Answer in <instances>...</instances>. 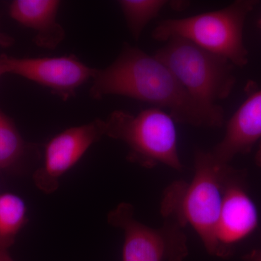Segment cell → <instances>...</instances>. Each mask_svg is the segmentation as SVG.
I'll list each match as a JSON object with an SVG mask.
<instances>
[{"mask_svg":"<svg viewBox=\"0 0 261 261\" xmlns=\"http://www.w3.org/2000/svg\"><path fill=\"white\" fill-rule=\"evenodd\" d=\"M14 43V39L1 30L0 27V47H9Z\"/></svg>","mask_w":261,"mask_h":261,"instance_id":"cell-15","label":"cell"},{"mask_svg":"<svg viewBox=\"0 0 261 261\" xmlns=\"http://www.w3.org/2000/svg\"><path fill=\"white\" fill-rule=\"evenodd\" d=\"M243 259L245 261H261V249L252 250L245 255Z\"/></svg>","mask_w":261,"mask_h":261,"instance_id":"cell-16","label":"cell"},{"mask_svg":"<svg viewBox=\"0 0 261 261\" xmlns=\"http://www.w3.org/2000/svg\"><path fill=\"white\" fill-rule=\"evenodd\" d=\"M25 143L11 120L0 111V170L7 169L21 159Z\"/></svg>","mask_w":261,"mask_h":261,"instance_id":"cell-14","label":"cell"},{"mask_svg":"<svg viewBox=\"0 0 261 261\" xmlns=\"http://www.w3.org/2000/svg\"><path fill=\"white\" fill-rule=\"evenodd\" d=\"M231 167L211 151L197 150L195 174L190 182L174 181L165 190L161 214L165 221L181 228L190 226L200 237L207 251L221 257L216 238L225 180Z\"/></svg>","mask_w":261,"mask_h":261,"instance_id":"cell-2","label":"cell"},{"mask_svg":"<svg viewBox=\"0 0 261 261\" xmlns=\"http://www.w3.org/2000/svg\"><path fill=\"white\" fill-rule=\"evenodd\" d=\"M255 162L258 167L261 168V141L257 149L256 154L255 156Z\"/></svg>","mask_w":261,"mask_h":261,"instance_id":"cell-18","label":"cell"},{"mask_svg":"<svg viewBox=\"0 0 261 261\" xmlns=\"http://www.w3.org/2000/svg\"><path fill=\"white\" fill-rule=\"evenodd\" d=\"M258 224V211L247 190L246 172L231 166L216 230L221 257L230 255L235 245L256 231Z\"/></svg>","mask_w":261,"mask_h":261,"instance_id":"cell-7","label":"cell"},{"mask_svg":"<svg viewBox=\"0 0 261 261\" xmlns=\"http://www.w3.org/2000/svg\"><path fill=\"white\" fill-rule=\"evenodd\" d=\"M25 203L13 194L0 195V250H8L27 222Z\"/></svg>","mask_w":261,"mask_h":261,"instance_id":"cell-12","label":"cell"},{"mask_svg":"<svg viewBox=\"0 0 261 261\" xmlns=\"http://www.w3.org/2000/svg\"><path fill=\"white\" fill-rule=\"evenodd\" d=\"M61 2L57 0H15L9 15L17 23L36 32L37 47L53 50L64 40L65 32L57 20Z\"/></svg>","mask_w":261,"mask_h":261,"instance_id":"cell-11","label":"cell"},{"mask_svg":"<svg viewBox=\"0 0 261 261\" xmlns=\"http://www.w3.org/2000/svg\"><path fill=\"white\" fill-rule=\"evenodd\" d=\"M6 68H5V65L4 63H3V59H2L1 56H0V77H1L2 75L6 74Z\"/></svg>","mask_w":261,"mask_h":261,"instance_id":"cell-19","label":"cell"},{"mask_svg":"<svg viewBox=\"0 0 261 261\" xmlns=\"http://www.w3.org/2000/svg\"><path fill=\"white\" fill-rule=\"evenodd\" d=\"M103 122L105 136L126 144L132 162L147 168L163 164L176 171L183 169L176 122L166 111L152 107L135 115L118 110Z\"/></svg>","mask_w":261,"mask_h":261,"instance_id":"cell-4","label":"cell"},{"mask_svg":"<svg viewBox=\"0 0 261 261\" xmlns=\"http://www.w3.org/2000/svg\"><path fill=\"white\" fill-rule=\"evenodd\" d=\"M259 24H260V25L261 27V18L260 19V20H259Z\"/></svg>","mask_w":261,"mask_h":261,"instance_id":"cell-20","label":"cell"},{"mask_svg":"<svg viewBox=\"0 0 261 261\" xmlns=\"http://www.w3.org/2000/svg\"><path fill=\"white\" fill-rule=\"evenodd\" d=\"M0 56L7 73L23 77L47 87L63 100L73 97L81 86L92 80L97 70L84 64L75 56L33 58Z\"/></svg>","mask_w":261,"mask_h":261,"instance_id":"cell-8","label":"cell"},{"mask_svg":"<svg viewBox=\"0 0 261 261\" xmlns=\"http://www.w3.org/2000/svg\"><path fill=\"white\" fill-rule=\"evenodd\" d=\"M102 136L104 122L97 119L68 128L53 137L46 146L44 165L34 175L38 188L46 193L56 190L62 175L73 167Z\"/></svg>","mask_w":261,"mask_h":261,"instance_id":"cell-9","label":"cell"},{"mask_svg":"<svg viewBox=\"0 0 261 261\" xmlns=\"http://www.w3.org/2000/svg\"><path fill=\"white\" fill-rule=\"evenodd\" d=\"M0 261H14L8 254V250H0Z\"/></svg>","mask_w":261,"mask_h":261,"instance_id":"cell-17","label":"cell"},{"mask_svg":"<svg viewBox=\"0 0 261 261\" xmlns=\"http://www.w3.org/2000/svg\"><path fill=\"white\" fill-rule=\"evenodd\" d=\"M255 0H237L221 9L184 18H169L158 24L152 37L166 42L173 38L184 39L205 50L226 58L235 67L248 63L244 43L247 15L254 10Z\"/></svg>","mask_w":261,"mask_h":261,"instance_id":"cell-3","label":"cell"},{"mask_svg":"<svg viewBox=\"0 0 261 261\" xmlns=\"http://www.w3.org/2000/svg\"><path fill=\"white\" fill-rule=\"evenodd\" d=\"M165 43L154 56L194 99L214 108L229 97L236 84L235 66L231 62L184 39L173 38Z\"/></svg>","mask_w":261,"mask_h":261,"instance_id":"cell-5","label":"cell"},{"mask_svg":"<svg viewBox=\"0 0 261 261\" xmlns=\"http://www.w3.org/2000/svg\"><path fill=\"white\" fill-rule=\"evenodd\" d=\"M89 93L95 99L121 96L148 103L181 124L216 128L224 123L221 106L197 102L159 58L128 44L109 66L96 70Z\"/></svg>","mask_w":261,"mask_h":261,"instance_id":"cell-1","label":"cell"},{"mask_svg":"<svg viewBox=\"0 0 261 261\" xmlns=\"http://www.w3.org/2000/svg\"><path fill=\"white\" fill-rule=\"evenodd\" d=\"M261 141V89L250 94L226 124L224 137L212 154L219 161L229 163L238 154L251 152Z\"/></svg>","mask_w":261,"mask_h":261,"instance_id":"cell-10","label":"cell"},{"mask_svg":"<svg viewBox=\"0 0 261 261\" xmlns=\"http://www.w3.org/2000/svg\"><path fill=\"white\" fill-rule=\"evenodd\" d=\"M167 0H120L118 2L127 28L135 40L140 39L146 27L160 14L163 8L171 6Z\"/></svg>","mask_w":261,"mask_h":261,"instance_id":"cell-13","label":"cell"},{"mask_svg":"<svg viewBox=\"0 0 261 261\" xmlns=\"http://www.w3.org/2000/svg\"><path fill=\"white\" fill-rule=\"evenodd\" d=\"M108 221L124 231L123 261H182L188 253L183 228L168 221L159 228L141 224L130 204L117 206L110 213Z\"/></svg>","mask_w":261,"mask_h":261,"instance_id":"cell-6","label":"cell"}]
</instances>
